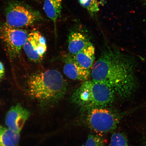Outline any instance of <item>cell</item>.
<instances>
[{"instance_id": "1", "label": "cell", "mask_w": 146, "mask_h": 146, "mask_svg": "<svg viewBox=\"0 0 146 146\" xmlns=\"http://www.w3.org/2000/svg\"><path fill=\"white\" fill-rule=\"evenodd\" d=\"M136 65L132 56L108 47L93 66L92 81L108 86L120 98L130 97L138 87Z\"/></svg>"}, {"instance_id": "2", "label": "cell", "mask_w": 146, "mask_h": 146, "mask_svg": "<svg viewBox=\"0 0 146 146\" xmlns=\"http://www.w3.org/2000/svg\"><path fill=\"white\" fill-rule=\"evenodd\" d=\"M31 96L39 101L52 104L59 101L67 91L66 81L59 71L48 69L36 73L28 81Z\"/></svg>"}, {"instance_id": "3", "label": "cell", "mask_w": 146, "mask_h": 146, "mask_svg": "<svg viewBox=\"0 0 146 146\" xmlns=\"http://www.w3.org/2000/svg\"><path fill=\"white\" fill-rule=\"evenodd\" d=\"M116 94L104 84L92 81L84 82L71 98V102L83 111L105 108L114 100Z\"/></svg>"}, {"instance_id": "4", "label": "cell", "mask_w": 146, "mask_h": 146, "mask_svg": "<svg viewBox=\"0 0 146 146\" xmlns=\"http://www.w3.org/2000/svg\"><path fill=\"white\" fill-rule=\"evenodd\" d=\"M88 111L86 122L88 127L98 134H105L116 129L127 113L98 108Z\"/></svg>"}, {"instance_id": "5", "label": "cell", "mask_w": 146, "mask_h": 146, "mask_svg": "<svg viewBox=\"0 0 146 146\" xmlns=\"http://www.w3.org/2000/svg\"><path fill=\"white\" fill-rule=\"evenodd\" d=\"M6 23L15 28L30 26L42 19L40 13L25 3L17 1L8 3L5 9Z\"/></svg>"}, {"instance_id": "6", "label": "cell", "mask_w": 146, "mask_h": 146, "mask_svg": "<svg viewBox=\"0 0 146 146\" xmlns=\"http://www.w3.org/2000/svg\"><path fill=\"white\" fill-rule=\"evenodd\" d=\"M28 34L25 30L9 26L6 23L0 29L1 38L12 57L19 55L26 42Z\"/></svg>"}, {"instance_id": "7", "label": "cell", "mask_w": 146, "mask_h": 146, "mask_svg": "<svg viewBox=\"0 0 146 146\" xmlns=\"http://www.w3.org/2000/svg\"><path fill=\"white\" fill-rule=\"evenodd\" d=\"M23 48L26 55L31 61H41L47 51L46 40L40 33L34 31L28 34Z\"/></svg>"}, {"instance_id": "8", "label": "cell", "mask_w": 146, "mask_h": 146, "mask_svg": "<svg viewBox=\"0 0 146 146\" xmlns=\"http://www.w3.org/2000/svg\"><path fill=\"white\" fill-rule=\"evenodd\" d=\"M30 116V113L21 105L13 106L9 110L5 119V123L8 128L20 133Z\"/></svg>"}, {"instance_id": "9", "label": "cell", "mask_w": 146, "mask_h": 146, "mask_svg": "<svg viewBox=\"0 0 146 146\" xmlns=\"http://www.w3.org/2000/svg\"><path fill=\"white\" fill-rule=\"evenodd\" d=\"M63 72L70 79L78 81H87L90 76V70H87L78 64L70 54L65 59Z\"/></svg>"}, {"instance_id": "10", "label": "cell", "mask_w": 146, "mask_h": 146, "mask_svg": "<svg viewBox=\"0 0 146 146\" xmlns=\"http://www.w3.org/2000/svg\"><path fill=\"white\" fill-rule=\"evenodd\" d=\"M92 43L85 35L78 31L71 33L68 37V50L72 56L78 53Z\"/></svg>"}, {"instance_id": "11", "label": "cell", "mask_w": 146, "mask_h": 146, "mask_svg": "<svg viewBox=\"0 0 146 146\" xmlns=\"http://www.w3.org/2000/svg\"><path fill=\"white\" fill-rule=\"evenodd\" d=\"M73 56L81 66L87 70H90L95 60V49L92 44Z\"/></svg>"}, {"instance_id": "12", "label": "cell", "mask_w": 146, "mask_h": 146, "mask_svg": "<svg viewBox=\"0 0 146 146\" xmlns=\"http://www.w3.org/2000/svg\"><path fill=\"white\" fill-rule=\"evenodd\" d=\"M63 0H43V9L47 17L54 24L56 31V24L61 17Z\"/></svg>"}, {"instance_id": "13", "label": "cell", "mask_w": 146, "mask_h": 146, "mask_svg": "<svg viewBox=\"0 0 146 146\" xmlns=\"http://www.w3.org/2000/svg\"><path fill=\"white\" fill-rule=\"evenodd\" d=\"M20 133L0 126V146H17Z\"/></svg>"}, {"instance_id": "14", "label": "cell", "mask_w": 146, "mask_h": 146, "mask_svg": "<svg viewBox=\"0 0 146 146\" xmlns=\"http://www.w3.org/2000/svg\"><path fill=\"white\" fill-rule=\"evenodd\" d=\"M81 6L85 9L91 17H96L100 11L98 0H78Z\"/></svg>"}, {"instance_id": "15", "label": "cell", "mask_w": 146, "mask_h": 146, "mask_svg": "<svg viewBox=\"0 0 146 146\" xmlns=\"http://www.w3.org/2000/svg\"><path fill=\"white\" fill-rule=\"evenodd\" d=\"M110 146H129L126 136L123 133L115 132L112 135Z\"/></svg>"}, {"instance_id": "16", "label": "cell", "mask_w": 146, "mask_h": 146, "mask_svg": "<svg viewBox=\"0 0 146 146\" xmlns=\"http://www.w3.org/2000/svg\"><path fill=\"white\" fill-rule=\"evenodd\" d=\"M82 146H105L103 139L98 135H89L86 143Z\"/></svg>"}, {"instance_id": "17", "label": "cell", "mask_w": 146, "mask_h": 146, "mask_svg": "<svg viewBox=\"0 0 146 146\" xmlns=\"http://www.w3.org/2000/svg\"><path fill=\"white\" fill-rule=\"evenodd\" d=\"M5 74V69L3 64L0 61V81L3 79Z\"/></svg>"}, {"instance_id": "18", "label": "cell", "mask_w": 146, "mask_h": 146, "mask_svg": "<svg viewBox=\"0 0 146 146\" xmlns=\"http://www.w3.org/2000/svg\"><path fill=\"white\" fill-rule=\"evenodd\" d=\"M143 145L144 146H146V134L144 140Z\"/></svg>"}, {"instance_id": "19", "label": "cell", "mask_w": 146, "mask_h": 146, "mask_svg": "<svg viewBox=\"0 0 146 146\" xmlns=\"http://www.w3.org/2000/svg\"><path fill=\"white\" fill-rule=\"evenodd\" d=\"M142 2L143 3V4L146 6V0H142Z\"/></svg>"}]
</instances>
